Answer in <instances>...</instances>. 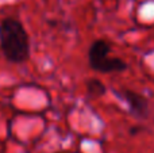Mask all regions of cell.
<instances>
[{
	"instance_id": "1",
	"label": "cell",
	"mask_w": 154,
	"mask_h": 153,
	"mask_svg": "<svg viewBox=\"0 0 154 153\" xmlns=\"http://www.w3.org/2000/svg\"><path fill=\"white\" fill-rule=\"evenodd\" d=\"M0 49L12 64H22L30 57V38L16 18H4L0 23Z\"/></svg>"
},
{
	"instance_id": "2",
	"label": "cell",
	"mask_w": 154,
	"mask_h": 153,
	"mask_svg": "<svg viewBox=\"0 0 154 153\" xmlns=\"http://www.w3.org/2000/svg\"><path fill=\"white\" fill-rule=\"evenodd\" d=\"M111 46L106 39H96L91 43L88 50V64L91 69L99 73L123 72L127 69V64L119 57H108Z\"/></svg>"
},
{
	"instance_id": "3",
	"label": "cell",
	"mask_w": 154,
	"mask_h": 153,
	"mask_svg": "<svg viewBox=\"0 0 154 153\" xmlns=\"http://www.w3.org/2000/svg\"><path fill=\"white\" fill-rule=\"evenodd\" d=\"M122 96L125 102L127 103L128 110L137 118H146L149 114V100L143 96V95L138 94L131 89H123Z\"/></svg>"
},
{
	"instance_id": "4",
	"label": "cell",
	"mask_w": 154,
	"mask_h": 153,
	"mask_svg": "<svg viewBox=\"0 0 154 153\" xmlns=\"http://www.w3.org/2000/svg\"><path fill=\"white\" fill-rule=\"evenodd\" d=\"M87 92L91 98H99L106 94V86L99 79H89L87 81Z\"/></svg>"
}]
</instances>
